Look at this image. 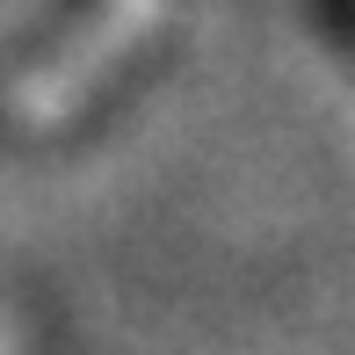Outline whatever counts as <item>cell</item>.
Returning <instances> with one entry per match:
<instances>
[{"mask_svg":"<svg viewBox=\"0 0 355 355\" xmlns=\"http://www.w3.org/2000/svg\"><path fill=\"white\" fill-rule=\"evenodd\" d=\"M159 8H167V0H102V8H94L87 22H80L73 37L22 80V87H15V116H29V123L73 116V109L94 94V80H102L109 66H123V58L153 37Z\"/></svg>","mask_w":355,"mask_h":355,"instance_id":"6da1fadb","label":"cell"},{"mask_svg":"<svg viewBox=\"0 0 355 355\" xmlns=\"http://www.w3.org/2000/svg\"><path fill=\"white\" fill-rule=\"evenodd\" d=\"M0 355H8V341H0Z\"/></svg>","mask_w":355,"mask_h":355,"instance_id":"7a4b0ae2","label":"cell"}]
</instances>
